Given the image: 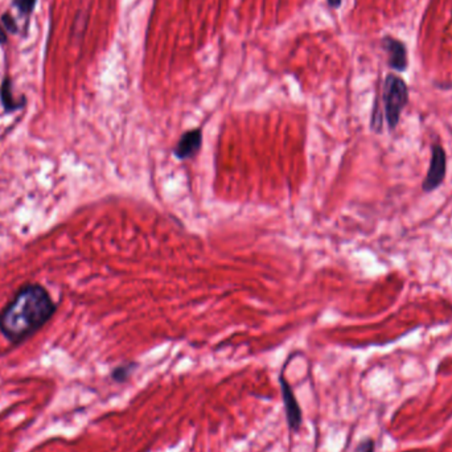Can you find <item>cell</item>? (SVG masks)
I'll return each mask as SVG.
<instances>
[{"instance_id": "1", "label": "cell", "mask_w": 452, "mask_h": 452, "mask_svg": "<svg viewBox=\"0 0 452 452\" xmlns=\"http://www.w3.org/2000/svg\"><path fill=\"white\" fill-rule=\"evenodd\" d=\"M55 311V302L46 287L29 283L0 312V332L11 343H21L46 326Z\"/></svg>"}, {"instance_id": "2", "label": "cell", "mask_w": 452, "mask_h": 452, "mask_svg": "<svg viewBox=\"0 0 452 452\" xmlns=\"http://www.w3.org/2000/svg\"><path fill=\"white\" fill-rule=\"evenodd\" d=\"M409 86L406 81L396 73H389L385 77L382 86V102L384 113L389 130H396L401 120L404 109L409 103Z\"/></svg>"}, {"instance_id": "3", "label": "cell", "mask_w": 452, "mask_h": 452, "mask_svg": "<svg viewBox=\"0 0 452 452\" xmlns=\"http://www.w3.org/2000/svg\"><path fill=\"white\" fill-rule=\"evenodd\" d=\"M447 172V155L443 147L439 143L431 145V158L430 165L426 173L425 180L422 183V190L426 193L438 190L446 179Z\"/></svg>"}, {"instance_id": "4", "label": "cell", "mask_w": 452, "mask_h": 452, "mask_svg": "<svg viewBox=\"0 0 452 452\" xmlns=\"http://www.w3.org/2000/svg\"><path fill=\"white\" fill-rule=\"evenodd\" d=\"M381 48L388 57V66L397 73H405L409 68V51L407 46L397 37L386 36L381 38Z\"/></svg>"}, {"instance_id": "5", "label": "cell", "mask_w": 452, "mask_h": 452, "mask_svg": "<svg viewBox=\"0 0 452 452\" xmlns=\"http://www.w3.org/2000/svg\"><path fill=\"white\" fill-rule=\"evenodd\" d=\"M202 145V131L200 128H193L180 136L179 142L173 148V155L179 160H188L199 153Z\"/></svg>"}, {"instance_id": "6", "label": "cell", "mask_w": 452, "mask_h": 452, "mask_svg": "<svg viewBox=\"0 0 452 452\" xmlns=\"http://www.w3.org/2000/svg\"><path fill=\"white\" fill-rule=\"evenodd\" d=\"M281 388L284 409H286V416H287V423L292 431H298L300 425H302V411H300L297 397L291 389L289 382L284 380V377H281Z\"/></svg>"}, {"instance_id": "7", "label": "cell", "mask_w": 452, "mask_h": 452, "mask_svg": "<svg viewBox=\"0 0 452 452\" xmlns=\"http://www.w3.org/2000/svg\"><path fill=\"white\" fill-rule=\"evenodd\" d=\"M0 101L7 113H14L16 110L23 109L26 105V97H21V98L14 97V85H12L11 77H6L0 85Z\"/></svg>"}, {"instance_id": "8", "label": "cell", "mask_w": 452, "mask_h": 452, "mask_svg": "<svg viewBox=\"0 0 452 452\" xmlns=\"http://www.w3.org/2000/svg\"><path fill=\"white\" fill-rule=\"evenodd\" d=\"M134 368H135V364H126V365L117 366L111 373V379L117 382H125L130 377Z\"/></svg>"}, {"instance_id": "9", "label": "cell", "mask_w": 452, "mask_h": 452, "mask_svg": "<svg viewBox=\"0 0 452 452\" xmlns=\"http://www.w3.org/2000/svg\"><path fill=\"white\" fill-rule=\"evenodd\" d=\"M12 4L23 16H29L36 7L37 0H12Z\"/></svg>"}, {"instance_id": "10", "label": "cell", "mask_w": 452, "mask_h": 452, "mask_svg": "<svg viewBox=\"0 0 452 452\" xmlns=\"http://www.w3.org/2000/svg\"><path fill=\"white\" fill-rule=\"evenodd\" d=\"M0 21H1V26L6 29L7 34H11V35H16V34H19L18 23H16V20H15V18H14L9 12H6V14L1 15Z\"/></svg>"}, {"instance_id": "11", "label": "cell", "mask_w": 452, "mask_h": 452, "mask_svg": "<svg viewBox=\"0 0 452 452\" xmlns=\"http://www.w3.org/2000/svg\"><path fill=\"white\" fill-rule=\"evenodd\" d=\"M354 452H374V442L371 439H364Z\"/></svg>"}, {"instance_id": "12", "label": "cell", "mask_w": 452, "mask_h": 452, "mask_svg": "<svg viewBox=\"0 0 452 452\" xmlns=\"http://www.w3.org/2000/svg\"><path fill=\"white\" fill-rule=\"evenodd\" d=\"M9 40V35L6 32V29L0 24V44H6Z\"/></svg>"}, {"instance_id": "13", "label": "cell", "mask_w": 452, "mask_h": 452, "mask_svg": "<svg viewBox=\"0 0 452 452\" xmlns=\"http://www.w3.org/2000/svg\"><path fill=\"white\" fill-rule=\"evenodd\" d=\"M327 1H328V6L334 9H339L341 6V3H343V0H327Z\"/></svg>"}]
</instances>
